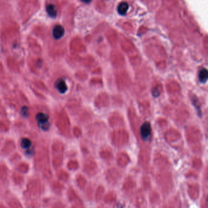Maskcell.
<instances>
[{
  "mask_svg": "<svg viewBox=\"0 0 208 208\" xmlns=\"http://www.w3.org/2000/svg\"><path fill=\"white\" fill-rule=\"evenodd\" d=\"M36 120L41 129L47 130L49 128V118L47 114L43 112H39L36 115Z\"/></svg>",
  "mask_w": 208,
  "mask_h": 208,
  "instance_id": "obj_1",
  "label": "cell"
},
{
  "mask_svg": "<svg viewBox=\"0 0 208 208\" xmlns=\"http://www.w3.org/2000/svg\"><path fill=\"white\" fill-rule=\"evenodd\" d=\"M140 136L144 140H148L150 139L151 135V127L148 121H146L142 124L140 127Z\"/></svg>",
  "mask_w": 208,
  "mask_h": 208,
  "instance_id": "obj_2",
  "label": "cell"
},
{
  "mask_svg": "<svg viewBox=\"0 0 208 208\" xmlns=\"http://www.w3.org/2000/svg\"><path fill=\"white\" fill-rule=\"evenodd\" d=\"M65 34V29L61 25L57 24L53 29L52 35L56 40L60 39L62 38Z\"/></svg>",
  "mask_w": 208,
  "mask_h": 208,
  "instance_id": "obj_3",
  "label": "cell"
},
{
  "mask_svg": "<svg viewBox=\"0 0 208 208\" xmlns=\"http://www.w3.org/2000/svg\"><path fill=\"white\" fill-rule=\"evenodd\" d=\"M46 11L51 18H55L57 16L58 11L56 6L53 4H49L46 6Z\"/></svg>",
  "mask_w": 208,
  "mask_h": 208,
  "instance_id": "obj_4",
  "label": "cell"
},
{
  "mask_svg": "<svg viewBox=\"0 0 208 208\" xmlns=\"http://www.w3.org/2000/svg\"><path fill=\"white\" fill-rule=\"evenodd\" d=\"M56 87L58 90L61 93H64L68 89L65 82L63 80H59L56 83Z\"/></svg>",
  "mask_w": 208,
  "mask_h": 208,
  "instance_id": "obj_5",
  "label": "cell"
},
{
  "mask_svg": "<svg viewBox=\"0 0 208 208\" xmlns=\"http://www.w3.org/2000/svg\"><path fill=\"white\" fill-rule=\"evenodd\" d=\"M128 9H129L128 3L126 2H122L120 4H119L117 8V11L119 14H120L121 15H124L126 14Z\"/></svg>",
  "mask_w": 208,
  "mask_h": 208,
  "instance_id": "obj_6",
  "label": "cell"
},
{
  "mask_svg": "<svg viewBox=\"0 0 208 208\" xmlns=\"http://www.w3.org/2000/svg\"><path fill=\"white\" fill-rule=\"evenodd\" d=\"M207 77H208V72H207V69L206 68L201 69L199 73V76H198L199 81L201 83H206L207 80Z\"/></svg>",
  "mask_w": 208,
  "mask_h": 208,
  "instance_id": "obj_7",
  "label": "cell"
},
{
  "mask_svg": "<svg viewBox=\"0 0 208 208\" xmlns=\"http://www.w3.org/2000/svg\"><path fill=\"white\" fill-rule=\"evenodd\" d=\"M21 147L24 150H28L31 148L32 143L31 140L27 138H23L21 139L20 142Z\"/></svg>",
  "mask_w": 208,
  "mask_h": 208,
  "instance_id": "obj_8",
  "label": "cell"
},
{
  "mask_svg": "<svg viewBox=\"0 0 208 208\" xmlns=\"http://www.w3.org/2000/svg\"><path fill=\"white\" fill-rule=\"evenodd\" d=\"M192 101H193L194 105L195 106V108L197 109V111L199 112V115H201V109H200V106H199V103H198V99H197L195 96H193Z\"/></svg>",
  "mask_w": 208,
  "mask_h": 208,
  "instance_id": "obj_9",
  "label": "cell"
},
{
  "mask_svg": "<svg viewBox=\"0 0 208 208\" xmlns=\"http://www.w3.org/2000/svg\"><path fill=\"white\" fill-rule=\"evenodd\" d=\"M81 2H83L84 3H89L92 2V0H81Z\"/></svg>",
  "mask_w": 208,
  "mask_h": 208,
  "instance_id": "obj_10",
  "label": "cell"
}]
</instances>
